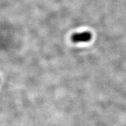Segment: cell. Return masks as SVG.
<instances>
[{
    "mask_svg": "<svg viewBox=\"0 0 126 126\" xmlns=\"http://www.w3.org/2000/svg\"><path fill=\"white\" fill-rule=\"evenodd\" d=\"M92 37V35L90 32H84L81 33H75L71 37V39L74 43L87 42L90 41Z\"/></svg>",
    "mask_w": 126,
    "mask_h": 126,
    "instance_id": "obj_1",
    "label": "cell"
}]
</instances>
